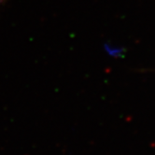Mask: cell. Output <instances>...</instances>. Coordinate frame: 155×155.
<instances>
[{
    "label": "cell",
    "mask_w": 155,
    "mask_h": 155,
    "mask_svg": "<svg viewBox=\"0 0 155 155\" xmlns=\"http://www.w3.org/2000/svg\"><path fill=\"white\" fill-rule=\"evenodd\" d=\"M3 1V0H0V2H2Z\"/></svg>",
    "instance_id": "cell-1"
}]
</instances>
